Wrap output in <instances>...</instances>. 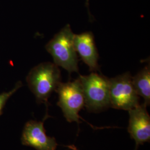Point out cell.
Instances as JSON below:
<instances>
[{
    "mask_svg": "<svg viewBox=\"0 0 150 150\" xmlns=\"http://www.w3.org/2000/svg\"><path fill=\"white\" fill-rule=\"evenodd\" d=\"M85 100V106L89 112L100 113L111 107L109 79L92 72L86 76L80 75Z\"/></svg>",
    "mask_w": 150,
    "mask_h": 150,
    "instance_id": "cell-1",
    "label": "cell"
},
{
    "mask_svg": "<svg viewBox=\"0 0 150 150\" xmlns=\"http://www.w3.org/2000/svg\"><path fill=\"white\" fill-rule=\"evenodd\" d=\"M61 71L56 64L46 62L33 68L27 78L28 86L38 103H44L48 110V100L61 82Z\"/></svg>",
    "mask_w": 150,
    "mask_h": 150,
    "instance_id": "cell-2",
    "label": "cell"
},
{
    "mask_svg": "<svg viewBox=\"0 0 150 150\" xmlns=\"http://www.w3.org/2000/svg\"><path fill=\"white\" fill-rule=\"evenodd\" d=\"M74 33L67 24L47 43L46 50L54 59V64L72 72H79L78 56L74 44Z\"/></svg>",
    "mask_w": 150,
    "mask_h": 150,
    "instance_id": "cell-3",
    "label": "cell"
},
{
    "mask_svg": "<svg viewBox=\"0 0 150 150\" xmlns=\"http://www.w3.org/2000/svg\"><path fill=\"white\" fill-rule=\"evenodd\" d=\"M59 106L66 120L69 122L81 123L79 112L85 106V100L80 79L61 82L56 89Z\"/></svg>",
    "mask_w": 150,
    "mask_h": 150,
    "instance_id": "cell-4",
    "label": "cell"
},
{
    "mask_svg": "<svg viewBox=\"0 0 150 150\" xmlns=\"http://www.w3.org/2000/svg\"><path fill=\"white\" fill-rule=\"evenodd\" d=\"M132 76L126 72L109 79L111 107L129 111L139 105V96L134 90Z\"/></svg>",
    "mask_w": 150,
    "mask_h": 150,
    "instance_id": "cell-5",
    "label": "cell"
},
{
    "mask_svg": "<svg viewBox=\"0 0 150 150\" xmlns=\"http://www.w3.org/2000/svg\"><path fill=\"white\" fill-rule=\"evenodd\" d=\"M45 117L42 121L30 120L25 124L22 134V144L36 150H56L58 144L56 139L46 134Z\"/></svg>",
    "mask_w": 150,
    "mask_h": 150,
    "instance_id": "cell-6",
    "label": "cell"
},
{
    "mask_svg": "<svg viewBox=\"0 0 150 150\" xmlns=\"http://www.w3.org/2000/svg\"><path fill=\"white\" fill-rule=\"evenodd\" d=\"M145 103L138 105L129 111L128 132L136 143L134 150L140 145L150 142V116Z\"/></svg>",
    "mask_w": 150,
    "mask_h": 150,
    "instance_id": "cell-7",
    "label": "cell"
},
{
    "mask_svg": "<svg viewBox=\"0 0 150 150\" xmlns=\"http://www.w3.org/2000/svg\"><path fill=\"white\" fill-rule=\"evenodd\" d=\"M74 44L76 52L88 66L90 71L92 72L100 71L98 64L99 56L93 33L91 32H85L74 35Z\"/></svg>",
    "mask_w": 150,
    "mask_h": 150,
    "instance_id": "cell-8",
    "label": "cell"
},
{
    "mask_svg": "<svg viewBox=\"0 0 150 150\" xmlns=\"http://www.w3.org/2000/svg\"><path fill=\"white\" fill-rule=\"evenodd\" d=\"M134 90L139 96L145 101V105L148 106L150 103V64L132 78Z\"/></svg>",
    "mask_w": 150,
    "mask_h": 150,
    "instance_id": "cell-9",
    "label": "cell"
},
{
    "mask_svg": "<svg viewBox=\"0 0 150 150\" xmlns=\"http://www.w3.org/2000/svg\"><path fill=\"white\" fill-rule=\"evenodd\" d=\"M21 87L20 83H18L16 85L14 88H13L11 91H9L8 92L3 93L0 95V115L2 113V111L3 110V108L5 105L6 102L8 100V98L16 92L20 87Z\"/></svg>",
    "mask_w": 150,
    "mask_h": 150,
    "instance_id": "cell-10",
    "label": "cell"
},
{
    "mask_svg": "<svg viewBox=\"0 0 150 150\" xmlns=\"http://www.w3.org/2000/svg\"><path fill=\"white\" fill-rule=\"evenodd\" d=\"M66 147H67V148H69V149H70L72 150H79L75 146V145H74L66 146Z\"/></svg>",
    "mask_w": 150,
    "mask_h": 150,
    "instance_id": "cell-11",
    "label": "cell"
}]
</instances>
